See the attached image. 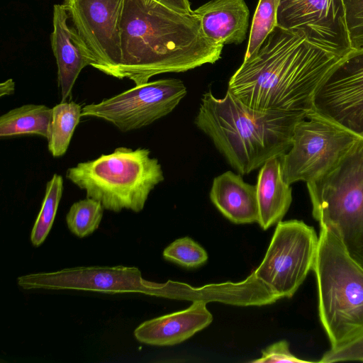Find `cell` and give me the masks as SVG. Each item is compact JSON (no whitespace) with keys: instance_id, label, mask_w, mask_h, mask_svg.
Instances as JSON below:
<instances>
[{"instance_id":"6da1fadb","label":"cell","mask_w":363,"mask_h":363,"mask_svg":"<svg viewBox=\"0 0 363 363\" xmlns=\"http://www.w3.org/2000/svg\"><path fill=\"white\" fill-rule=\"evenodd\" d=\"M342 58L310 42L301 30L277 26L244 58L228 89L252 108L306 118L313 111L316 89Z\"/></svg>"},{"instance_id":"7a4b0ae2","label":"cell","mask_w":363,"mask_h":363,"mask_svg":"<svg viewBox=\"0 0 363 363\" xmlns=\"http://www.w3.org/2000/svg\"><path fill=\"white\" fill-rule=\"evenodd\" d=\"M120 35V61L113 77L135 85L160 74L214 64L223 48L204 35L193 11L179 12L155 0H123Z\"/></svg>"},{"instance_id":"3957f363","label":"cell","mask_w":363,"mask_h":363,"mask_svg":"<svg viewBox=\"0 0 363 363\" xmlns=\"http://www.w3.org/2000/svg\"><path fill=\"white\" fill-rule=\"evenodd\" d=\"M298 115L255 109L228 89L223 98L205 92L194 123L207 135L228 164L241 175L280 157L291 147Z\"/></svg>"},{"instance_id":"277c9868","label":"cell","mask_w":363,"mask_h":363,"mask_svg":"<svg viewBox=\"0 0 363 363\" xmlns=\"http://www.w3.org/2000/svg\"><path fill=\"white\" fill-rule=\"evenodd\" d=\"M318 238L313 267L318 314L334 347L363 333V269L330 230L320 228Z\"/></svg>"},{"instance_id":"5b68a950","label":"cell","mask_w":363,"mask_h":363,"mask_svg":"<svg viewBox=\"0 0 363 363\" xmlns=\"http://www.w3.org/2000/svg\"><path fill=\"white\" fill-rule=\"evenodd\" d=\"M66 178L99 201L104 209L138 213L150 192L164 179L158 160L146 148L119 147L110 154L79 162L66 172Z\"/></svg>"},{"instance_id":"8992f818","label":"cell","mask_w":363,"mask_h":363,"mask_svg":"<svg viewBox=\"0 0 363 363\" xmlns=\"http://www.w3.org/2000/svg\"><path fill=\"white\" fill-rule=\"evenodd\" d=\"M306 184L313 218L363 269V138L331 169Z\"/></svg>"},{"instance_id":"52a82bcc","label":"cell","mask_w":363,"mask_h":363,"mask_svg":"<svg viewBox=\"0 0 363 363\" xmlns=\"http://www.w3.org/2000/svg\"><path fill=\"white\" fill-rule=\"evenodd\" d=\"M358 138L313 111L296 124L291 146L280 157L284 180L290 185L315 179L331 169Z\"/></svg>"},{"instance_id":"ba28073f","label":"cell","mask_w":363,"mask_h":363,"mask_svg":"<svg viewBox=\"0 0 363 363\" xmlns=\"http://www.w3.org/2000/svg\"><path fill=\"white\" fill-rule=\"evenodd\" d=\"M318 239L302 220L279 221L255 275L279 299L292 297L313 270Z\"/></svg>"},{"instance_id":"9c48e42d","label":"cell","mask_w":363,"mask_h":363,"mask_svg":"<svg viewBox=\"0 0 363 363\" xmlns=\"http://www.w3.org/2000/svg\"><path fill=\"white\" fill-rule=\"evenodd\" d=\"M178 79H160L135 85L99 103L84 106L82 116L100 118L122 132L139 129L171 113L186 94Z\"/></svg>"},{"instance_id":"30bf717a","label":"cell","mask_w":363,"mask_h":363,"mask_svg":"<svg viewBox=\"0 0 363 363\" xmlns=\"http://www.w3.org/2000/svg\"><path fill=\"white\" fill-rule=\"evenodd\" d=\"M23 289L79 290L108 294L140 293L164 297L165 284L144 279L135 267H77L17 278Z\"/></svg>"},{"instance_id":"8fae6325","label":"cell","mask_w":363,"mask_h":363,"mask_svg":"<svg viewBox=\"0 0 363 363\" xmlns=\"http://www.w3.org/2000/svg\"><path fill=\"white\" fill-rule=\"evenodd\" d=\"M313 111L363 138V50H351L316 89Z\"/></svg>"},{"instance_id":"7c38bea8","label":"cell","mask_w":363,"mask_h":363,"mask_svg":"<svg viewBox=\"0 0 363 363\" xmlns=\"http://www.w3.org/2000/svg\"><path fill=\"white\" fill-rule=\"evenodd\" d=\"M63 4L94 56L92 67L113 77L121 56L123 0H65Z\"/></svg>"},{"instance_id":"4fadbf2b","label":"cell","mask_w":363,"mask_h":363,"mask_svg":"<svg viewBox=\"0 0 363 363\" xmlns=\"http://www.w3.org/2000/svg\"><path fill=\"white\" fill-rule=\"evenodd\" d=\"M277 26L301 30L310 42L339 57L351 51L342 0H280Z\"/></svg>"},{"instance_id":"5bb4252c","label":"cell","mask_w":363,"mask_h":363,"mask_svg":"<svg viewBox=\"0 0 363 363\" xmlns=\"http://www.w3.org/2000/svg\"><path fill=\"white\" fill-rule=\"evenodd\" d=\"M69 17L64 4L53 6L50 42L57 67L62 102L70 96L81 71L95 63L94 56L84 40L75 27L68 24Z\"/></svg>"},{"instance_id":"9a60e30c","label":"cell","mask_w":363,"mask_h":363,"mask_svg":"<svg viewBox=\"0 0 363 363\" xmlns=\"http://www.w3.org/2000/svg\"><path fill=\"white\" fill-rule=\"evenodd\" d=\"M213 315L206 302L194 301L188 308L146 320L134 330L140 342L155 346H171L181 343L208 326Z\"/></svg>"},{"instance_id":"2e32d148","label":"cell","mask_w":363,"mask_h":363,"mask_svg":"<svg viewBox=\"0 0 363 363\" xmlns=\"http://www.w3.org/2000/svg\"><path fill=\"white\" fill-rule=\"evenodd\" d=\"M193 12L210 40L223 46L239 45L245 40L250 11L244 0H211Z\"/></svg>"},{"instance_id":"e0dca14e","label":"cell","mask_w":363,"mask_h":363,"mask_svg":"<svg viewBox=\"0 0 363 363\" xmlns=\"http://www.w3.org/2000/svg\"><path fill=\"white\" fill-rule=\"evenodd\" d=\"M209 196L216 208L232 223H257L256 186L245 182L240 174L227 171L216 177Z\"/></svg>"},{"instance_id":"ac0fdd59","label":"cell","mask_w":363,"mask_h":363,"mask_svg":"<svg viewBox=\"0 0 363 363\" xmlns=\"http://www.w3.org/2000/svg\"><path fill=\"white\" fill-rule=\"evenodd\" d=\"M255 186L257 223L265 230L282 220L292 201L291 188L284 179L280 157H272L264 162Z\"/></svg>"},{"instance_id":"d6986e66","label":"cell","mask_w":363,"mask_h":363,"mask_svg":"<svg viewBox=\"0 0 363 363\" xmlns=\"http://www.w3.org/2000/svg\"><path fill=\"white\" fill-rule=\"evenodd\" d=\"M52 108L43 104H25L0 117V138L38 135L47 139Z\"/></svg>"},{"instance_id":"ffe728a7","label":"cell","mask_w":363,"mask_h":363,"mask_svg":"<svg viewBox=\"0 0 363 363\" xmlns=\"http://www.w3.org/2000/svg\"><path fill=\"white\" fill-rule=\"evenodd\" d=\"M82 106L74 101L61 102L52 108L48 147L54 157L63 156L82 117Z\"/></svg>"},{"instance_id":"44dd1931","label":"cell","mask_w":363,"mask_h":363,"mask_svg":"<svg viewBox=\"0 0 363 363\" xmlns=\"http://www.w3.org/2000/svg\"><path fill=\"white\" fill-rule=\"evenodd\" d=\"M62 192L63 179L55 173L46 184L42 206L31 230L30 241L33 246L41 245L50 233Z\"/></svg>"},{"instance_id":"7402d4cb","label":"cell","mask_w":363,"mask_h":363,"mask_svg":"<svg viewBox=\"0 0 363 363\" xmlns=\"http://www.w3.org/2000/svg\"><path fill=\"white\" fill-rule=\"evenodd\" d=\"M104 210L102 204L94 199L86 197L76 201L66 215L67 225L78 238L86 237L98 229Z\"/></svg>"},{"instance_id":"603a6c76","label":"cell","mask_w":363,"mask_h":363,"mask_svg":"<svg viewBox=\"0 0 363 363\" xmlns=\"http://www.w3.org/2000/svg\"><path fill=\"white\" fill-rule=\"evenodd\" d=\"M280 0H259L250 31L245 54L252 55L277 26V15Z\"/></svg>"},{"instance_id":"cb8c5ba5","label":"cell","mask_w":363,"mask_h":363,"mask_svg":"<svg viewBox=\"0 0 363 363\" xmlns=\"http://www.w3.org/2000/svg\"><path fill=\"white\" fill-rule=\"evenodd\" d=\"M163 257L188 269L203 265L208 258L205 249L189 237L179 238L172 242L164 250Z\"/></svg>"},{"instance_id":"d4e9b609","label":"cell","mask_w":363,"mask_h":363,"mask_svg":"<svg viewBox=\"0 0 363 363\" xmlns=\"http://www.w3.org/2000/svg\"><path fill=\"white\" fill-rule=\"evenodd\" d=\"M351 50H363V0H342Z\"/></svg>"},{"instance_id":"484cf974","label":"cell","mask_w":363,"mask_h":363,"mask_svg":"<svg viewBox=\"0 0 363 363\" xmlns=\"http://www.w3.org/2000/svg\"><path fill=\"white\" fill-rule=\"evenodd\" d=\"M357 361L363 362V333L341 345L330 347L318 362L333 363Z\"/></svg>"},{"instance_id":"4316f807","label":"cell","mask_w":363,"mask_h":363,"mask_svg":"<svg viewBox=\"0 0 363 363\" xmlns=\"http://www.w3.org/2000/svg\"><path fill=\"white\" fill-rule=\"evenodd\" d=\"M251 362H290L309 363L311 361L299 359L294 355L289 350V344L286 340H281L269 345L262 351V356Z\"/></svg>"},{"instance_id":"83f0119b","label":"cell","mask_w":363,"mask_h":363,"mask_svg":"<svg viewBox=\"0 0 363 363\" xmlns=\"http://www.w3.org/2000/svg\"><path fill=\"white\" fill-rule=\"evenodd\" d=\"M175 11L190 13L192 12L189 0H155Z\"/></svg>"},{"instance_id":"f1b7e54d","label":"cell","mask_w":363,"mask_h":363,"mask_svg":"<svg viewBox=\"0 0 363 363\" xmlns=\"http://www.w3.org/2000/svg\"><path fill=\"white\" fill-rule=\"evenodd\" d=\"M15 91V82L13 79H9L0 84V96L11 95Z\"/></svg>"}]
</instances>
